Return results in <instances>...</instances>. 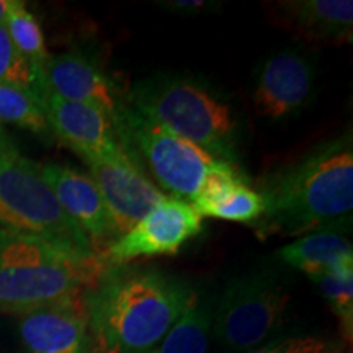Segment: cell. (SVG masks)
I'll use <instances>...</instances> for the list:
<instances>
[{
	"label": "cell",
	"mask_w": 353,
	"mask_h": 353,
	"mask_svg": "<svg viewBox=\"0 0 353 353\" xmlns=\"http://www.w3.org/2000/svg\"><path fill=\"white\" fill-rule=\"evenodd\" d=\"M259 193L265 211L254 226L262 239L348 231L353 210L350 132L324 141L291 164L265 175Z\"/></svg>",
	"instance_id": "1"
},
{
	"label": "cell",
	"mask_w": 353,
	"mask_h": 353,
	"mask_svg": "<svg viewBox=\"0 0 353 353\" xmlns=\"http://www.w3.org/2000/svg\"><path fill=\"white\" fill-rule=\"evenodd\" d=\"M192 286L151 265H107L82 293L97 353L152 350L182 314Z\"/></svg>",
	"instance_id": "2"
},
{
	"label": "cell",
	"mask_w": 353,
	"mask_h": 353,
	"mask_svg": "<svg viewBox=\"0 0 353 353\" xmlns=\"http://www.w3.org/2000/svg\"><path fill=\"white\" fill-rule=\"evenodd\" d=\"M128 105L149 121L190 141L216 159L239 165V123L226 99L206 83L180 74L143 79L126 95Z\"/></svg>",
	"instance_id": "3"
},
{
	"label": "cell",
	"mask_w": 353,
	"mask_h": 353,
	"mask_svg": "<svg viewBox=\"0 0 353 353\" xmlns=\"http://www.w3.org/2000/svg\"><path fill=\"white\" fill-rule=\"evenodd\" d=\"M0 234H26L97 252L85 232L61 208L41 165L25 157L12 139L0 143Z\"/></svg>",
	"instance_id": "4"
},
{
	"label": "cell",
	"mask_w": 353,
	"mask_h": 353,
	"mask_svg": "<svg viewBox=\"0 0 353 353\" xmlns=\"http://www.w3.org/2000/svg\"><path fill=\"white\" fill-rule=\"evenodd\" d=\"M114 128L126 152L141 167V162L148 165L159 188L187 203L195 200L206 179L224 162L149 121L132 110L128 101Z\"/></svg>",
	"instance_id": "5"
},
{
	"label": "cell",
	"mask_w": 353,
	"mask_h": 353,
	"mask_svg": "<svg viewBox=\"0 0 353 353\" xmlns=\"http://www.w3.org/2000/svg\"><path fill=\"white\" fill-rule=\"evenodd\" d=\"M290 303L288 286L275 272L234 278L221 294L211 332L224 347L249 352L285 324Z\"/></svg>",
	"instance_id": "6"
},
{
	"label": "cell",
	"mask_w": 353,
	"mask_h": 353,
	"mask_svg": "<svg viewBox=\"0 0 353 353\" xmlns=\"http://www.w3.org/2000/svg\"><path fill=\"white\" fill-rule=\"evenodd\" d=\"M103 255L65 263H25L0 268V312L25 314L69 296L81 294L99 280Z\"/></svg>",
	"instance_id": "7"
},
{
	"label": "cell",
	"mask_w": 353,
	"mask_h": 353,
	"mask_svg": "<svg viewBox=\"0 0 353 353\" xmlns=\"http://www.w3.org/2000/svg\"><path fill=\"white\" fill-rule=\"evenodd\" d=\"M201 232L203 218L198 211L187 201L165 195L136 226L110 242L101 255L108 265L176 255Z\"/></svg>",
	"instance_id": "8"
},
{
	"label": "cell",
	"mask_w": 353,
	"mask_h": 353,
	"mask_svg": "<svg viewBox=\"0 0 353 353\" xmlns=\"http://www.w3.org/2000/svg\"><path fill=\"white\" fill-rule=\"evenodd\" d=\"M41 103L56 138L83 161L101 159L138 164L123 148L120 134L107 113L90 105L61 99L48 90L43 92Z\"/></svg>",
	"instance_id": "9"
},
{
	"label": "cell",
	"mask_w": 353,
	"mask_h": 353,
	"mask_svg": "<svg viewBox=\"0 0 353 353\" xmlns=\"http://www.w3.org/2000/svg\"><path fill=\"white\" fill-rule=\"evenodd\" d=\"M316 70L303 52L286 50L262 64L252 92V105L259 117L280 121L306 107L314 88Z\"/></svg>",
	"instance_id": "10"
},
{
	"label": "cell",
	"mask_w": 353,
	"mask_h": 353,
	"mask_svg": "<svg viewBox=\"0 0 353 353\" xmlns=\"http://www.w3.org/2000/svg\"><path fill=\"white\" fill-rule=\"evenodd\" d=\"M19 332L26 353H94L82 293L20 316Z\"/></svg>",
	"instance_id": "11"
},
{
	"label": "cell",
	"mask_w": 353,
	"mask_h": 353,
	"mask_svg": "<svg viewBox=\"0 0 353 353\" xmlns=\"http://www.w3.org/2000/svg\"><path fill=\"white\" fill-rule=\"evenodd\" d=\"M90 176L99 187L105 205L112 214L118 237L130 231L165 198L154 185L143 167L131 161H101L88 159Z\"/></svg>",
	"instance_id": "12"
},
{
	"label": "cell",
	"mask_w": 353,
	"mask_h": 353,
	"mask_svg": "<svg viewBox=\"0 0 353 353\" xmlns=\"http://www.w3.org/2000/svg\"><path fill=\"white\" fill-rule=\"evenodd\" d=\"M43 82L48 92L61 99L101 110L112 118L113 125L126 103L120 88L99 64L77 51L51 56L43 69Z\"/></svg>",
	"instance_id": "13"
},
{
	"label": "cell",
	"mask_w": 353,
	"mask_h": 353,
	"mask_svg": "<svg viewBox=\"0 0 353 353\" xmlns=\"http://www.w3.org/2000/svg\"><path fill=\"white\" fill-rule=\"evenodd\" d=\"M41 172L64 213L85 232L94 249L101 254L118 234L92 176L63 164H44Z\"/></svg>",
	"instance_id": "14"
},
{
	"label": "cell",
	"mask_w": 353,
	"mask_h": 353,
	"mask_svg": "<svg viewBox=\"0 0 353 353\" xmlns=\"http://www.w3.org/2000/svg\"><path fill=\"white\" fill-rule=\"evenodd\" d=\"M272 19L311 44L353 41L352 0H283L270 3Z\"/></svg>",
	"instance_id": "15"
},
{
	"label": "cell",
	"mask_w": 353,
	"mask_h": 353,
	"mask_svg": "<svg viewBox=\"0 0 353 353\" xmlns=\"http://www.w3.org/2000/svg\"><path fill=\"white\" fill-rule=\"evenodd\" d=\"M190 205L201 218L254 224L262 218L265 201L249 185L239 165L223 162L211 174Z\"/></svg>",
	"instance_id": "16"
},
{
	"label": "cell",
	"mask_w": 353,
	"mask_h": 353,
	"mask_svg": "<svg viewBox=\"0 0 353 353\" xmlns=\"http://www.w3.org/2000/svg\"><path fill=\"white\" fill-rule=\"evenodd\" d=\"M278 257L307 276L353 270V245L341 232H314L278 250Z\"/></svg>",
	"instance_id": "17"
},
{
	"label": "cell",
	"mask_w": 353,
	"mask_h": 353,
	"mask_svg": "<svg viewBox=\"0 0 353 353\" xmlns=\"http://www.w3.org/2000/svg\"><path fill=\"white\" fill-rule=\"evenodd\" d=\"M213 311L201 293L192 290L182 314L165 337L145 353H206L210 343Z\"/></svg>",
	"instance_id": "18"
},
{
	"label": "cell",
	"mask_w": 353,
	"mask_h": 353,
	"mask_svg": "<svg viewBox=\"0 0 353 353\" xmlns=\"http://www.w3.org/2000/svg\"><path fill=\"white\" fill-rule=\"evenodd\" d=\"M99 252H82L56 242L26 234H0V268L25 263H65L94 257Z\"/></svg>",
	"instance_id": "19"
},
{
	"label": "cell",
	"mask_w": 353,
	"mask_h": 353,
	"mask_svg": "<svg viewBox=\"0 0 353 353\" xmlns=\"http://www.w3.org/2000/svg\"><path fill=\"white\" fill-rule=\"evenodd\" d=\"M3 25L20 54L43 76V69L51 54L48 52L41 25L37 17L26 8L25 2L12 0Z\"/></svg>",
	"instance_id": "20"
},
{
	"label": "cell",
	"mask_w": 353,
	"mask_h": 353,
	"mask_svg": "<svg viewBox=\"0 0 353 353\" xmlns=\"http://www.w3.org/2000/svg\"><path fill=\"white\" fill-rule=\"evenodd\" d=\"M19 126L38 136H50L51 126L39 97L26 88L0 83V125Z\"/></svg>",
	"instance_id": "21"
},
{
	"label": "cell",
	"mask_w": 353,
	"mask_h": 353,
	"mask_svg": "<svg viewBox=\"0 0 353 353\" xmlns=\"http://www.w3.org/2000/svg\"><path fill=\"white\" fill-rule=\"evenodd\" d=\"M0 83L26 88L37 94L39 100L46 90L43 76L20 54L8 37L6 25H0Z\"/></svg>",
	"instance_id": "22"
},
{
	"label": "cell",
	"mask_w": 353,
	"mask_h": 353,
	"mask_svg": "<svg viewBox=\"0 0 353 353\" xmlns=\"http://www.w3.org/2000/svg\"><path fill=\"white\" fill-rule=\"evenodd\" d=\"M312 280L319 285L332 312L341 319L343 334L350 339L353 327V270L324 273Z\"/></svg>",
	"instance_id": "23"
},
{
	"label": "cell",
	"mask_w": 353,
	"mask_h": 353,
	"mask_svg": "<svg viewBox=\"0 0 353 353\" xmlns=\"http://www.w3.org/2000/svg\"><path fill=\"white\" fill-rule=\"evenodd\" d=\"M327 350V343L316 337H280L245 353H324Z\"/></svg>",
	"instance_id": "24"
},
{
	"label": "cell",
	"mask_w": 353,
	"mask_h": 353,
	"mask_svg": "<svg viewBox=\"0 0 353 353\" xmlns=\"http://www.w3.org/2000/svg\"><path fill=\"white\" fill-rule=\"evenodd\" d=\"M162 8L165 10H172L175 13H187V15H192V13H200L206 8L208 3L205 0H165V2H159Z\"/></svg>",
	"instance_id": "25"
},
{
	"label": "cell",
	"mask_w": 353,
	"mask_h": 353,
	"mask_svg": "<svg viewBox=\"0 0 353 353\" xmlns=\"http://www.w3.org/2000/svg\"><path fill=\"white\" fill-rule=\"evenodd\" d=\"M12 0H0V25L6 23V17L8 13V8H10Z\"/></svg>",
	"instance_id": "26"
},
{
	"label": "cell",
	"mask_w": 353,
	"mask_h": 353,
	"mask_svg": "<svg viewBox=\"0 0 353 353\" xmlns=\"http://www.w3.org/2000/svg\"><path fill=\"white\" fill-rule=\"evenodd\" d=\"M10 139V136L7 134V131L3 130V126L0 125V143H6V141Z\"/></svg>",
	"instance_id": "27"
},
{
	"label": "cell",
	"mask_w": 353,
	"mask_h": 353,
	"mask_svg": "<svg viewBox=\"0 0 353 353\" xmlns=\"http://www.w3.org/2000/svg\"><path fill=\"white\" fill-rule=\"evenodd\" d=\"M324 353H335V352H330V350H327V352H324Z\"/></svg>",
	"instance_id": "28"
}]
</instances>
